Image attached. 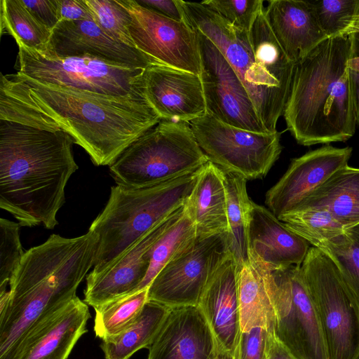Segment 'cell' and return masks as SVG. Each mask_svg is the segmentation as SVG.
<instances>
[{
    "label": "cell",
    "mask_w": 359,
    "mask_h": 359,
    "mask_svg": "<svg viewBox=\"0 0 359 359\" xmlns=\"http://www.w3.org/2000/svg\"><path fill=\"white\" fill-rule=\"evenodd\" d=\"M0 120L67 133L95 165H110L161 118L147 95L115 97L1 74Z\"/></svg>",
    "instance_id": "6da1fadb"
},
{
    "label": "cell",
    "mask_w": 359,
    "mask_h": 359,
    "mask_svg": "<svg viewBox=\"0 0 359 359\" xmlns=\"http://www.w3.org/2000/svg\"><path fill=\"white\" fill-rule=\"evenodd\" d=\"M73 143L62 130L0 120V208L21 226L57 225L66 185L79 168Z\"/></svg>",
    "instance_id": "7a4b0ae2"
},
{
    "label": "cell",
    "mask_w": 359,
    "mask_h": 359,
    "mask_svg": "<svg viewBox=\"0 0 359 359\" xmlns=\"http://www.w3.org/2000/svg\"><path fill=\"white\" fill-rule=\"evenodd\" d=\"M97 243L89 230L72 238L52 234L25 252L9 284V309L0 318V359H12L32 324L76 296L94 265Z\"/></svg>",
    "instance_id": "3957f363"
},
{
    "label": "cell",
    "mask_w": 359,
    "mask_h": 359,
    "mask_svg": "<svg viewBox=\"0 0 359 359\" xmlns=\"http://www.w3.org/2000/svg\"><path fill=\"white\" fill-rule=\"evenodd\" d=\"M351 45L349 35L327 38L295 65L283 116L299 144L345 142L355 134Z\"/></svg>",
    "instance_id": "277c9868"
},
{
    "label": "cell",
    "mask_w": 359,
    "mask_h": 359,
    "mask_svg": "<svg viewBox=\"0 0 359 359\" xmlns=\"http://www.w3.org/2000/svg\"><path fill=\"white\" fill-rule=\"evenodd\" d=\"M199 170L150 187H111L107 205L88 229L98 238L90 273L109 269L156 225L184 206Z\"/></svg>",
    "instance_id": "5b68a950"
},
{
    "label": "cell",
    "mask_w": 359,
    "mask_h": 359,
    "mask_svg": "<svg viewBox=\"0 0 359 359\" xmlns=\"http://www.w3.org/2000/svg\"><path fill=\"white\" fill-rule=\"evenodd\" d=\"M208 159L189 123L161 120L109 165L117 185L154 186L198 170Z\"/></svg>",
    "instance_id": "8992f818"
},
{
    "label": "cell",
    "mask_w": 359,
    "mask_h": 359,
    "mask_svg": "<svg viewBox=\"0 0 359 359\" xmlns=\"http://www.w3.org/2000/svg\"><path fill=\"white\" fill-rule=\"evenodd\" d=\"M17 44V73L41 83L109 96L146 95L147 69L88 55L61 57Z\"/></svg>",
    "instance_id": "52a82bcc"
},
{
    "label": "cell",
    "mask_w": 359,
    "mask_h": 359,
    "mask_svg": "<svg viewBox=\"0 0 359 359\" xmlns=\"http://www.w3.org/2000/svg\"><path fill=\"white\" fill-rule=\"evenodd\" d=\"M325 342L327 359L359 356V304L334 262L310 247L301 265Z\"/></svg>",
    "instance_id": "ba28073f"
},
{
    "label": "cell",
    "mask_w": 359,
    "mask_h": 359,
    "mask_svg": "<svg viewBox=\"0 0 359 359\" xmlns=\"http://www.w3.org/2000/svg\"><path fill=\"white\" fill-rule=\"evenodd\" d=\"M256 263L262 269L271 302L272 334L295 359H327L301 266L269 270Z\"/></svg>",
    "instance_id": "9c48e42d"
},
{
    "label": "cell",
    "mask_w": 359,
    "mask_h": 359,
    "mask_svg": "<svg viewBox=\"0 0 359 359\" xmlns=\"http://www.w3.org/2000/svg\"><path fill=\"white\" fill-rule=\"evenodd\" d=\"M189 125L208 161L247 180L264 177L282 151L278 131H249L226 124L208 112Z\"/></svg>",
    "instance_id": "30bf717a"
},
{
    "label": "cell",
    "mask_w": 359,
    "mask_h": 359,
    "mask_svg": "<svg viewBox=\"0 0 359 359\" xmlns=\"http://www.w3.org/2000/svg\"><path fill=\"white\" fill-rule=\"evenodd\" d=\"M231 255L228 231L197 236L148 287V300L168 307L197 306L208 284Z\"/></svg>",
    "instance_id": "8fae6325"
},
{
    "label": "cell",
    "mask_w": 359,
    "mask_h": 359,
    "mask_svg": "<svg viewBox=\"0 0 359 359\" xmlns=\"http://www.w3.org/2000/svg\"><path fill=\"white\" fill-rule=\"evenodd\" d=\"M180 4L187 22L206 36L236 72L268 133L277 132L280 115L259 74L249 32L233 26L200 2L180 0Z\"/></svg>",
    "instance_id": "7c38bea8"
},
{
    "label": "cell",
    "mask_w": 359,
    "mask_h": 359,
    "mask_svg": "<svg viewBox=\"0 0 359 359\" xmlns=\"http://www.w3.org/2000/svg\"><path fill=\"white\" fill-rule=\"evenodd\" d=\"M117 1L130 15L128 29L136 48L162 65L200 74L197 36L187 22L169 18L136 0Z\"/></svg>",
    "instance_id": "4fadbf2b"
},
{
    "label": "cell",
    "mask_w": 359,
    "mask_h": 359,
    "mask_svg": "<svg viewBox=\"0 0 359 359\" xmlns=\"http://www.w3.org/2000/svg\"><path fill=\"white\" fill-rule=\"evenodd\" d=\"M193 29L197 36L199 75L207 112L236 128L269 133L236 72L217 47L201 32Z\"/></svg>",
    "instance_id": "5bb4252c"
},
{
    "label": "cell",
    "mask_w": 359,
    "mask_h": 359,
    "mask_svg": "<svg viewBox=\"0 0 359 359\" xmlns=\"http://www.w3.org/2000/svg\"><path fill=\"white\" fill-rule=\"evenodd\" d=\"M185 205L156 225L107 270L86 277L84 302L93 308L134 292L149 270L156 241L184 215Z\"/></svg>",
    "instance_id": "9a60e30c"
},
{
    "label": "cell",
    "mask_w": 359,
    "mask_h": 359,
    "mask_svg": "<svg viewBox=\"0 0 359 359\" xmlns=\"http://www.w3.org/2000/svg\"><path fill=\"white\" fill-rule=\"evenodd\" d=\"M88 304L77 296L39 318L19 341L12 359H67L87 332Z\"/></svg>",
    "instance_id": "2e32d148"
},
{
    "label": "cell",
    "mask_w": 359,
    "mask_h": 359,
    "mask_svg": "<svg viewBox=\"0 0 359 359\" xmlns=\"http://www.w3.org/2000/svg\"><path fill=\"white\" fill-rule=\"evenodd\" d=\"M352 148L325 145L293 158L285 173L266 194L265 203L278 218L288 213L332 174L348 165Z\"/></svg>",
    "instance_id": "e0dca14e"
},
{
    "label": "cell",
    "mask_w": 359,
    "mask_h": 359,
    "mask_svg": "<svg viewBox=\"0 0 359 359\" xmlns=\"http://www.w3.org/2000/svg\"><path fill=\"white\" fill-rule=\"evenodd\" d=\"M41 51L61 57L88 55L143 69L161 64L137 48L111 38L90 20L60 22L52 32L47 48Z\"/></svg>",
    "instance_id": "ac0fdd59"
},
{
    "label": "cell",
    "mask_w": 359,
    "mask_h": 359,
    "mask_svg": "<svg viewBox=\"0 0 359 359\" xmlns=\"http://www.w3.org/2000/svg\"><path fill=\"white\" fill-rule=\"evenodd\" d=\"M148 359H217L222 353L198 306L170 308Z\"/></svg>",
    "instance_id": "d6986e66"
},
{
    "label": "cell",
    "mask_w": 359,
    "mask_h": 359,
    "mask_svg": "<svg viewBox=\"0 0 359 359\" xmlns=\"http://www.w3.org/2000/svg\"><path fill=\"white\" fill-rule=\"evenodd\" d=\"M146 95L161 120L190 123L207 112L200 75L156 64L144 73Z\"/></svg>",
    "instance_id": "ffe728a7"
},
{
    "label": "cell",
    "mask_w": 359,
    "mask_h": 359,
    "mask_svg": "<svg viewBox=\"0 0 359 359\" xmlns=\"http://www.w3.org/2000/svg\"><path fill=\"white\" fill-rule=\"evenodd\" d=\"M310 243L291 231L271 211L252 202L248 229L249 261L269 270L301 266Z\"/></svg>",
    "instance_id": "44dd1931"
},
{
    "label": "cell",
    "mask_w": 359,
    "mask_h": 359,
    "mask_svg": "<svg viewBox=\"0 0 359 359\" xmlns=\"http://www.w3.org/2000/svg\"><path fill=\"white\" fill-rule=\"evenodd\" d=\"M237 272L230 256L217 269L198 304L220 351L232 358L241 334Z\"/></svg>",
    "instance_id": "7402d4cb"
},
{
    "label": "cell",
    "mask_w": 359,
    "mask_h": 359,
    "mask_svg": "<svg viewBox=\"0 0 359 359\" xmlns=\"http://www.w3.org/2000/svg\"><path fill=\"white\" fill-rule=\"evenodd\" d=\"M264 12L277 41L294 65L327 39L311 1L271 0Z\"/></svg>",
    "instance_id": "603a6c76"
},
{
    "label": "cell",
    "mask_w": 359,
    "mask_h": 359,
    "mask_svg": "<svg viewBox=\"0 0 359 359\" xmlns=\"http://www.w3.org/2000/svg\"><path fill=\"white\" fill-rule=\"evenodd\" d=\"M249 34L259 74L277 111L282 116L295 65L287 56L271 30L264 8L255 20Z\"/></svg>",
    "instance_id": "cb8c5ba5"
},
{
    "label": "cell",
    "mask_w": 359,
    "mask_h": 359,
    "mask_svg": "<svg viewBox=\"0 0 359 359\" xmlns=\"http://www.w3.org/2000/svg\"><path fill=\"white\" fill-rule=\"evenodd\" d=\"M197 236L228 231L227 201L223 171L208 161L199 170L195 185L185 203Z\"/></svg>",
    "instance_id": "d4e9b609"
},
{
    "label": "cell",
    "mask_w": 359,
    "mask_h": 359,
    "mask_svg": "<svg viewBox=\"0 0 359 359\" xmlns=\"http://www.w3.org/2000/svg\"><path fill=\"white\" fill-rule=\"evenodd\" d=\"M310 209L328 211L344 229L358 224L359 168L348 165L340 168L291 212Z\"/></svg>",
    "instance_id": "484cf974"
},
{
    "label": "cell",
    "mask_w": 359,
    "mask_h": 359,
    "mask_svg": "<svg viewBox=\"0 0 359 359\" xmlns=\"http://www.w3.org/2000/svg\"><path fill=\"white\" fill-rule=\"evenodd\" d=\"M237 290L241 332L264 327L272 333L271 302L258 264L249 261L238 269Z\"/></svg>",
    "instance_id": "4316f807"
},
{
    "label": "cell",
    "mask_w": 359,
    "mask_h": 359,
    "mask_svg": "<svg viewBox=\"0 0 359 359\" xmlns=\"http://www.w3.org/2000/svg\"><path fill=\"white\" fill-rule=\"evenodd\" d=\"M170 307L148 300L137 319L121 332L106 338L100 347L105 359H129L149 348L160 330Z\"/></svg>",
    "instance_id": "83f0119b"
},
{
    "label": "cell",
    "mask_w": 359,
    "mask_h": 359,
    "mask_svg": "<svg viewBox=\"0 0 359 359\" xmlns=\"http://www.w3.org/2000/svg\"><path fill=\"white\" fill-rule=\"evenodd\" d=\"M222 171L226 191L229 248L238 269L249 262L248 229L252 201L247 193L246 179Z\"/></svg>",
    "instance_id": "f1b7e54d"
},
{
    "label": "cell",
    "mask_w": 359,
    "mask_h": 359,
    "mask_svg": "<svg viewBox=\"0 0 359 359\" xmlns=\"http://www.w3.org/2000/svg\"><path fill=\"white\" fill-rule=\"evenodd\" d=\"M1 33L13 36L17 43L43 50L52 32L39 23L20 0H1Z\"/></svg>",
    "instance_id": "f546056e"
},
{
    "label": "cell",
    "mask_w": 359,
    "mask_h": 359,
    "mask_svg": "<svg viewBox=\"0 0 359 359\" xmlns=\"http://www.w3.org/2000/svg\"><path fill=\"white\" fill-rule=\"evenodd\" d=\"M147 301L146 288L94 308L96 337L103 340L121 332L137 319Z\"/></svg>",
    "instance_id": "4dcf8cb0"
},
{
    "label": "cell",
    "mask_w": 359,
    "mask_h": 359,
    "mask_svg": "<svg viewBox=\"0 0 359 359\" xmlns=\"http://www.w3.org/2000/svg\"><path fill=\"white\" fill-rule=\"evenodd\" d=\"M196 236V226L185 210L181 218L153 246L147 273L134 292L148 288L161 269L191 244Z\"/></svg>",
    "instance_id": "1f68e13d"
},
{
    "label": "cell",
    "mask_w": 359,
    "mask_h": 359,
    "mask_svg": "<svg viewBox=\"0 0 359 359\" xmlns=\"http://www.w3.org/2000/svg\"><path fill=\"white\" fill-rule=\"evenodd\" d=\"M335 264L348 288L359 304V242L345 231L333 238L311 243Z\"/></svg>",
    "instance_id": "d6a6232c"
},
{
    "label": "cell",
    "mask_w": 359,
    "mask_h": 359,
    "mask_svg": "<svg viewBox=\"0 0 359 359\" xmlns=\"http://www.w3.org/2000/svg\"><path fill=\"white\" fill-rule=\"evenodd\" d=\"M278 219L311 245L316 241L333 238L345 230L325 210L310 209L291 212L281 215Z\"/></svg>",
    "instance_id": "836d02e7"
},
{
    "label": "cell",
    "mask_w": 359,
    "mask_h": 359,
    "mask_svg": "<svg viewBox=\"0 0 359 359\" xmlns=\"http://www.w3.org/2000/svg\"><path fill=\"white\" fill-rule=\"evenodd\" d=\"M319 25L327 38L349 35L359 23V0L311 1Z\"/></svg>",
    "instance_id": "e575fe53"
},
{
    "label": "cell",
    "mask_w": 359,
    "mask_h": 359,
    "mask_svg": "<svg viewBox=\"0 0 359 359\" xmlns=\"http://www.w3.org/2000/svg\"><path fill=\"white\" fill-rule=\"evenodd\" d=\"M93 21L109 36L136 48L128 26L130 15L117 0H85Z\"/></svg>",
    "instance_id": "d590c367"
},
{
    "label": "cell",
    "mask_w": 359,
    "mask_h": 359,
    "mask_svg": "<svg viewBox=\"0 0 359 359\" xmlns=\"http://www.w3.org/2000/svg\"><path fill=\"white\" fill-rule=\"evenodd\" d=\"M19 223L0 219V291L7 290L25 252L20 239Z\"/></svg>",
    "instance_id": "8d00e7d4"
},
{
    "label": "cell",
    "mask_w": 359,
    "mask_h": 359,
    "mask_svg": "<svg viewBox=\"0 0 359 359\" xmlns=\"http://www.w3.org/2000/svg\"><path fill=\"white\" fill-rule=\"evenodd\" d=\"M200 3L233 26L249 33L264 8L262 0H208Z\"/></svg>",
    "instance_id": "74e56055"
},
{
    "label": "cell",
    "mask_w": 359,
    "mask_h": 359,
    "mask_svg": "<svg viewBox=\"0 0 359 359\" xmlns=\"http://www.w3.org/2000/svg\"><path fill=\"white\" fill-rule=\"evenodd\" d=\"M270 333L264 327L241 332L233 359H266Z\"/></svg>",
    "instance_id": "f35d334b"
},
{
    "label": "cell",
    "mask_w": 359,
    "mask_h": 359,
    "mask_svg": "<svg viewBox=\"0 0 359 359\" xmlns=\"http://www.w3.org/2000/svg\"><path fill=\"white\" fill-rule=\"evenodd\" d=\"M34 18L53 32L60 22L55 0H20Z\"/></svg>",
    "instance_id": "ab89813d"
},
{
    "label": "cell",
    "mask_w": 359,
    "mask_h": 359,
    "mask_svg": "<svg viewBox=\"0 0 359 359\" xmlns=\"http://www.w3.org/2000/svg\"><path fill=\"white\" fill-rule=\"evenodd\" d=\"M60 22L80 20L93 21L85 0H55Z\"/></svg>",
    "instance_id": "60d3db41"
},
{
    "label": "cell",
    "mask_w": 359,
    "mask_h": 359,
    "mask_svg": "<svg viewBox=\"0 0 359 359\" xmlns=\"http://www.w3.org/2000/svg\"><path fill=\"white\" fill-rule=\"evenodd\" d=\"M140 4L169 18L187 22L180 0H136Z\"/></svg>",
    "instance_id": "b9f144b4"
},
{
    "label": "cell",
    "mask_w": 359,
    "mask_h": 359,
    "mask_svg": "<svg viewBox=\"0 0 359 359\" xmlns=\"http://www.w3.org/2000/svg\"><path fill=\"white\" fill-rule=\"evenodd\" d=\"M351 45L348 68L349 77L352 80L359 81V23L356 30L349 34Z\"/></svg>",
    "instance_id": "7bdbcfd3"
},
{
    "label": "cell",
    "mask_w": 359,
    "mask_h": 359,
    "mask_svg": "<svg viewBox=\"0 0 359 359\" xmlns=\"http://www.w3.org/2000/svg\"><path fill=\"white\" fill-rule=\"evenodd\" d=\"M266 359H295L285 347L270 333Z\"/></svg>",
    "instance_id": "ee69618b"
},
{
    "label": "cell",
    "mask_w": 359,
    "mask_h": 359,
    "mask_svg": "<svg viewBox=\"0 0 359 359\" xmlns=\"http://www.w3.org/2000/svg\"><path fill=\"white\" fill-rule=\"evenodd\" d=\"M344 231L351 237L359 242V224L345 229Z\"/></svg>",
    "instance_id": "f6af8a7d"
},
{
    "label": "cell",
    "mask_w": 359,
    "mask_h": 359,
    "mask_svg": "<svg viewBox=\"0 0 359 359\" xmlns=\"http://www.w3.org/2000/svg\"><path fill=\"white\" fill-rule=\"evenodd\" d=\"M217 359H233V358L226 353H221Z\"/></svg>",
    "instance_id": "bcb514c9"
},
{
    "label": "cell",
    "mask_w": 359,
    "mask_h": 359,
    "mask_svg": "<svg viewBox=\"0 0 359 359\" xmlns=\"http://www.w3.org/2000/svg\"><path fill=\"white\" fill-rule=\"evenodd\" d=\"M357 359H359V356L357 358Z\"/></svg>",
    "instance_id": "7dc6e473"
}]
</instances>
